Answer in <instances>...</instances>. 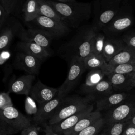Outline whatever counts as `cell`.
Returning <instances> with one entry per match:
<instances>
[{"mask_svg": "<svg viewBox=\"0 0 135 135\" xmlns=\"http://www.w3.org/2000/svg\"><path fill=\"white\" fill-rule=\"evenodd\" d=\"M0 33V50L8 49L11 43L15 37L23 41L26 29L16 18L11 15L6 24L2 28Z\"/></svg>", "mask_w": 135, "mask_h": 135, "instance_id": "obj_8", "label": "cell"}, {"mask_svg": "<svg viewBox=\"0 0 135 135\" xmlns=\"http://www.w3.org/2000/svg\"><path fill=\"white\" fill-rule=\"evenodd\" d=\"M10 57V52L8 49H6L1 51L0 55V64L1 66H4V76L3 82L6 81L7 78L9 76L12 71V65L9 63H7Z\"/></svg>", "mask_w": 135, "mask_h": 135, "instance_id": "obj_32", "label": "cell"}, {"mask_svg": "<svg viewBox=\"0 0 135 135\" xmlns=\"http://www.w3.org/2000/svg\"><path fill=\"white\" fill-rule=\"evenodd\" d=\"M121 135H135V124L128 122Z\"/></svg>", "mask_w": 135, "mask_h": 135, "instance_id": "obj_38", "label": "cell"}, {"mask_svg": "<svg viewBox=\"0 0 135 135\" xmlns=\"http://www.w3.org/2000/svg\"><path fill=\"white\" fill-rule=\"evenodd\" d=\"M69 27L77 28L89 20L92 12L91 3L78 1L60 2L48 0Z\"/></svg>", "mask_w": 135, "mask_h": 135, "instance_id": "obj_2", "label": "cell"}, {"mask_svg": "<svg viewBox=\"0 0 135 135\" xmlns=\"http://www.w3.org/2000/svg\"><path fill=\"white\" fill-rule=\"evenodd\" d=\"M97 135H101V134H97Z\"/></svg>", "mask_w": 135, "mask_h": 135, "instance_id": "obj_43", "label": "cell"}, {"mask_svg": "<svg viewBox=\"0 0 135 135\" xmlns=\"http://www.w3.org/2000/svg\"><path fill=\"white\" fill-rule=\"evenodd\" d=\"M105 77L97 84L88 94L92 95L98 100L113 93L112 84L107 77L105 79Z\"/></svg>", "mask_w": 135, "mask_h": 135, "instance_id": "obj_25", "label": "cell"}, {"mask_svg": "<svg viewBox=\"0 0 135 135\" xmlns=\"http://www.w3.org/2000/svg\"><path fill=\"white\" fill-rule=\"evenodd\" d=\"M18 51L30 54L44 62L51 56V53L43 47L32 41H19L17 44Z\"/></svg>", "mask_w": 135, "mask_h": 135, "instance_id": "obj_18", "label": "cell"}, {"mask_svg": "<svg viewBox=\"0 0 135 135\" xmlns=\"http://www.w3.org/2000/svg\"><path fill=\"white\" fill-rule=\"evenodd\" d=\"M9 92H2L0 94V110L9 107H13V104Z\"/></svg>", "mask_w": 135, "mask_h": 135, "instance_id": "obj_34", "label": "cell"}, {"mask_svg": "<svg viewBox=\"0 0 135 135\" xmlns=\"http://www.w3.org/2000/svg\"><path fill=\"white\" fill-rule=\"evenodd\" d=\"M101 117L102 115L100 111H93L80 120L75 126L64 132L63 135H74L93 124Z\"/></svg>", "mask_w": 135, "mask_h": 135, "instance_id": "obj_21", "label": "cell"}, {"mask_svg": "<svg viewBox=\"0 0 135 135\" xmlns=\"http://www.w3.org/2000/svg\"><path fill=\"white\" fill-rule=\"evenodd\" d=\"M84 63L86 70H103L108 64L102 55L91 53L84 60Z\"/></svg>", "mask_w": 135, "mask_h": 135, "instance_id": "obj_27", "label": "cell"}, {"mask_svg": "<svg viewBox=\"0 0 135 135\" xmlns=\"http://www.w3.org/2000/svg\"><path fill=\"white\" fill-rule=\"evenodd\" d=\"M26 0H0L1 4L12 16L16 17L22 15V9Z\"/></svg>", "mask_w": 135, "mask_h": 135, "instance_id": "obj_26", "label": "cell"}, {"mask_svg": "<svg viewBox=\"0 0 135 135\" xmlns=\"http://www.w3.org/2000/svg\"><path fill=\"white\" fill-rule=\"evenodd\" d=\"M43 62L26 52L17 51L13 63V66L17 70L24 71L30 74H38Z\"/></svg>", "mask_w": 135, "mask_h": 135, "instance_id": "obj_11", "label": "cell"}, {"mask_svg": "<svg viewBox=\"0 0 135 135\" xmlns=\"http://www.w3.org/2000/svg\"><path fill=\"white\" fill-rule=\"evenodd\" d=\"M33 27L45 32L54 38L64 36L70 31V27L62 21L38 15L31 22Z\"/></svg>", "mask_w": 135, "mask_h": 135, "instance_id": "obj_7", "label": "cell"}, {"mask_svg": "<svg viewBox=\"0 0 135 135\" xmlns=\"http://www.w3.org/2000/svg\"><path fill=\"white\" fill-rule=\"evenodd\" d=\"M122 40L127 46L135 49V33H130L124 35Z\"/></svg>", "mask_w": 135, "mask_h": 135, "instance_id": "obj_36", "label": "cell"}, {"mask_svg": "<svg viewBox=\"0 0 135 135\" xmlns=\"http://www.w3.org/2000/svg\"><path fill=\"white\" fill-rule=\"evenodd\" d=\"M120 0H95L93 18L91 25L97 31H101L117 14Z\"/></svg>", "mask_w": 135, "mask_h": 135, "instance_id": "obj_5", "label": "cell"}, {"mask_svg": "<svg viewBox=\"0 0 135 135\" xmlns=\"http://www.w3.org/2000/svg\"><path fill=\"white\" fill-rule=\"evenodd\" d=\"M128 121L115 123L104 128L101 135H121Z\"/></svg>", "mask_w": 135, "mask_h": 135, "instance_id": "obj_33", "label": "cell"}, {"mask_svg": "<svg viewBox=\"0 0 135 135\" xmlns=\"http://www.w3.org/2000/svg\"><path fill=\"white\" fill-rule=\"evenodd\" d=\"M105 74L115 73L120 74H128L135 71V62L120 64L115 65H110L108 64L102 70Z\"/></svg>", "mask_w": 135, "mask_h": 135, "instance_id": "obj_29", "label": "cell"}, {"mask_svg": "<svg viewBox=\"0 0 135 135\" xmlns=\"http://www.w3.org/2000/svg\"><path fill=\"white\" fill-rule=\"evenodd\" d=\"M135 62V49L127 46L108 63L109 65H115L120 64Z\"/></svg>", "mask_w": 135, "mask_h": 135, "instance_id": "obj_23", "label": "cell"}, {"mask_svg": "<svg viewBox=\"0 0 135 135\" xmlns=\"http://www.w3.org/2000/svg\"><path fill=\"white\" fill-rule=\"evenodd\" d=\"M105 77V74L102 69L90 70L88 73L85 80L81 87V92L88 94L94 86Z\"/></svg>", "mask_w": 135, "mask_h": 135, "instance_id": "obj_22", "label": "cell"}, {"mask_svg": "<svg viewBox=\"0 0 135 135\" xmlns=\"http://www.w3.org/2000/svg\"><path fill=\"white\" fill-rule=\"evenodd\" d=\"M58 92V88L48 86L38 80L32 86L30 95L32 99L41 105L54 99Z\"/></svg>", "mask_w": 135, "mask_h": 135, "instance_id": "obj_12", "label": "cell"}, {"mask_svg": "<svg viewBox=\"0 0 135 135\" xmlns=\"http://www.w3.org/2000/svg\"><path fill=\"white\" fill-rule=\"evenodd\" d=\"M103 128H105V123L102 117L93 124L78 132L74 135H97Z\"/></svg>", "mask_w": 135, "mask_h": 135, "instance_id": "obj_31", "label": "cell"}, {"mask_svg": "<svg viewBox=\"0 0 135 135\" xmlns=\"http://www.w3.org/2000/svg\"><path fill=\"white\" fill-rule=\"evenodd\" d=\"M86 70L84 61L80 58H73L70 61V68L67 77L58 88L57 97L64 98L75 87L83 73Z\"/></svg>", "mask_w": 135, "mask_h": 135, "instance_id": "obj_6", "label": "cell"}, {"mask_svg": "<svg viewBox=\"0 0 135 135\" xmlns=\"http://www.w3.org/2000/svg\"><path fill=\"white\" fill-rule=\"evenodd\" d=\"M38 15L39 7L37 0H26L23 9L22 16L26 23H30Z\"/></svg>", "mask_w": 135, "mask_h": 135, "instance_id": "obj_24", "label": "cell"}, {"mask_svg": "<svg viewBox=\"0 0 135 135\" xmlns=\"http://www.w3.org/2000/svg\"><path fill=\"white\" fill-rule=\"evenodd\" d=\"M98 32L90 25L80 27L76 33L59 49V53L69 61L73 58L84 60L91 53V42Z\"/></svg>", "mask_w": 135, "mask_h": 135, "instance_id": "obj_1", "label": "cell"}, {"mask_svg": "<svg viewBox=\"0 0 135 135\" xmlns=\"http://www.w3.org/2000/svg\"><path fill=\"white\" fill-rule=\"evenodd\" d=\"M128 122L130 123L135 124V114H134V115L132 117V118L128 121Z\"/></svg>", "mask_w": 135, "mask_h": 135, "instance_id": "obj_41", "label": "cell"}, {"mask_svg": "<svg viewBox=\"0 0 135 135\" xmlns=\"http://www.w3.org/2000/svg\"><path fill=\"white\" fill-rule=\"evenodd\" d=\"M38 3L40 15L62 21L60 14L57 12L48 0H37Z\"/></svg>", "mask_w": 135, "mask_h": 135, "instance_id": "obj_28", "label": "cell"}, {"mask_svg": "<svg viewBox=\"0 0 135 135\" xmlns=\"http://www.w3.org/2000/svg\"><path fill=\"white\" fill-rule=\"evenodd\" d=\"M31 125L30 120L14 107L0 110V135H14Z\"/></svg>", "mask_w": 135, "mask_h": 135, "instance_id": "obj_3", "label": "cell"}, {"mask_svg": "<svg viewBox=\"0 0 135 135\" xmlns=\"http://www.w3.org/2000/svg\"><path fill=\"white\" fill-rule=\"evenodd\" d=\"M44 132H45L44 135H59L57 133H56L54 131V130L52 129L51 125H50V124L45 125Z\"/></svg>", "mask_w": 135, "mask_h": 135, "instance_id": "obj_39", "label": "cell"}, {"mask_svg": "<svg viewBox=\"0 0 135 135\" xmlns=\"http://www.w3.org/2000/svg\"><path fill=\"white\" fill-rule=\"evenodd\" d=\"M63 99L57 96L53 100L39 105L37 112L33 117L34 122L36 123H41L49 120L59 109Z\"/></svg>", "mask_w": 135, "mask_h": 135, "instance_id": "obj_14", "label": "cell"}, {"mask_svg": "<svg viewBox=\"0 0 135 135\" xmlns=\"http://www.w3.org/2000/svg\"><path fill=\"white\" fill-rule=\"evenodd\" d=\"M11 16L6 9L0 4V29L6 24Z\"/></svg>", "mask_w": 135, "mask_h": 135, "instance_id": "obj_35", "label": "cell"}, {"mask_svg": "<svg viewBox=\"0 0 135 135\" xmlns=\"http://www.w3.org/2000/svg\"><path fill=\"white\" fill-rule=\"evenodd\" d=\"M35 78L34 75L30 74L20 76L11 82L8 92H13L18 94L29 95Z\"/></svg>", "mask_w": 135, "mask_h": 135, "instance_id": "obj_17", "label": "cell"}, {"mask_svg": "<svg viewBox=\"0 0 135 135\" xmlns=\"http://www.w3.org/2000/svg\"><path fill=\"white\" fill-rule=\"evenodd\" d=\"M106 37L102 31L98 32L95 34L91 42V53L102 55Z\"/></svg>", "mask_w": 135, "mask_h": 135, "instance_id": "obj_30", "label": "cell"}, {"mask_svg": "<svg viewBox=\"0 0 135 135\" xmlns=\"http://www.w3.org/2000/svg\"><path fill=\"white\" fill-rule=\"evenodd\" d=\"M57 1H60V2H71V1H75L76 0H56Z\"/></svg>", "mask_w": 135, "mask_h": 135, "instance_id": "obj_42", "label": "cell"}, {"mask_svg": "<svg viewBox=\"0 0 135 135\" xmlns=\"http://www.w3.org/2000/svg\"><path fill=\"white\" fill-rule=\"evenodd\" d=\"M132 86L133 88L135 87V71L133 72L132 76Z\"/></svg>", "mask_w": 135, "mask_h": 135, "instance_id": "obj_40", "label": "cell"}, {"mask_svg": "<svg viewBox=\"0 0 135 135\" xmlns=\"http://www.w3.org/2000/svg\"><path fill=\"white\" fill-rule=\"evenodd\" d=\"M53 38L47 33L37 28L30 27L26 30L23 41H32L43 47L51 53V45Z\"/></svg>", "mask_w": 135, "mask_h": 135, "instance_id": "obj_15", "label": "cell"}, {"mask_svg": "<svg viewBox=\"0 0 135 135\" xmlns=\"http://www.w3.org/2000/svg\"><path fill=\"white\" fill-rule=\"evenodd\" d=\"M93 109V105L92 104L78 113L68 117L58 123L51 125V126L56 133L59 135H63L64 132L75 126L80 120L92 112Z\"/></svg>", "mask_w": 135, "mask_h": 135, "instance_id": "obj_13", "label": "cell"}, {"mask_svg": "<svg viewBox=\"0 0 135 135\" xmlns=\"http://www.w3.org/2000/svg\"><path fill=\"white\" fill-rule=\"evenodd\" d=\"M21 135H39L38 129L35 125H31L28 128L23 130L21 133Z\"/></svg>", "mask_w": 135, "mask_h": 135, "instance_id": "obj_37", "label": "cell"}, {"mask_svg": "<svg viewBox=\"0 0 135 135\" xmlns=\"http://www.w3.org/2000/svg\"><path fill=\"white\" fill-rule=\"evenodd\" d=\"M111 82L114 91L117 92H127L133 89V73L120 74L110 73L105 75Z\"/></svg>", "mask_w": 135, "mask_h": 135, "instance_id": "obj_16", "label": "cell"}, {"mask_svg": "<svg viewBox=\"0 0 135 135\" xmlns=\"http://www.w3.org/2000/svg\"><path fill=\"white\" fill-rule=\"evenodd\" d=\"M95 100L91 94L85 97L72 95L65 97L56 112L49 120V124L53 125L78 113L93 104Z\"/></svg>", "mask_w": 135, "mask_h": 135, "instance_id": "obj_4", "label": "cell"}, {"mask_svg": "<svg viewBox=\"0 0 135 135\" xmlns=\"http://www.w3.org/2000/svg\"><path fill=\"white\" fill-rule=\"evenodd\" d=\"M134 19L130 13L120 7L112 20L101 31L106 36H115L129 28L133 24Z\"/></svg>", "mask_w": 135, "mask_h": 135, "instance_id": "obj_10", "label": "cell"}, {"mask_svg": "<svg viewBox=\"0 0 135 135\" xmlns=\"http://www.w3.org/2000/svg\"><path fill=\"white\" fill-rule=\"evenodd\" d=\"M128 95L127 92H116L98 99L96 100L97 110L101 111L113 108L126 101Z\"/></svg>", "mask_w": 135, "mask_h": 135, "instance_id": "obj_19", "label": "cell"}, {"mask_svg": "<svg viewBox=\"0 0 135 135\" xmlns=\"http://www.w3.org/2000/svg\"><path fill=\"white\" fill-rule=\"evenodd\" d=\"M126 46L127 44L122 38L107 36L102 55L106 62L108 63Z\"/></svg>", "mask_w": 135, "mask_h": 135, "instance_id": "obj_20", "label": "cell"}, {"mask_svg": "<svg viewBox=\"0 0 135 135\" xmlns=\"http://www.w3.org/2000/svg\"><path fill=\"white\" fill-rule=\"evenodd\" d=\"M135 114V103L124 101L121 104L111 108L103 117L105 127L121 122L129 121Z\"/></svg>", "mask_w": 135, "mask_h": 135, "instance_id": "obj_9", "label": "cell"}]
</instances>
